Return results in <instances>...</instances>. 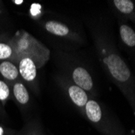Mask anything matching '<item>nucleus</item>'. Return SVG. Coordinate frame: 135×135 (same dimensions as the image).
I'll use <instances>...</instances> for the list:
<instances>
[{
    "mask_svg": "<svg viewBox=\"0 0 135 135\" xmlns=\"http://www.w3.org/2000/svg\"><path fill=\"white\" fill-rule=\"evenodd\" d=\"M16 4H21L23 3V1H14Z\"/></svg>",
    "mask_w": 135,
    "mask_h": 135,
    "instance_id": "14",
    "label": "nucleus"
},
{
    "mask_svg": "<svg viewBox=\"0 0 135 135\" xmlns=\"http://www.w3.org/2000/svg\"><path fill=\"white\" fill-rule=\"evenodd\" d=\"M0 73L9 80H14L18 77L19 72L15 65L9 62H3L0 64Z\"/></svg>",
    "mask_w": 135,
    "mask_h": 135,
    "instance_id": "8",
    "label": "nucleus"
},
{
    "mask_svg": "<svg viewBox=\"0 0 135 135\" xmlns=\"http://www.w3.org/2000/svg\"><path fill=\"white\" fill-rule=\"evenodd\" d=\"M45 29L54 35L60 36H64L67 35L70 32L68 27L57 21L47 22L45 23Z\"/></svg>",
    "mask_w": 135,
    "mask_h": 135,
    "instance_id": "7",
    "label": "nucleus"
},
{
    "mask_svg": "<svg viewBox=\"0 0 135 135\" xmlns=\"http://www.w3.org/2000/svg\"><path fill=\"white\" fill-rule=\"evenodd\" d=\"M102 53L104 55H103L101 60L112 79L117 83L122 85L129 83L130 85L132 74L123 58L117 52L109 51L104 48Z\"/></svg>",
    "mask_w": 135,
    "mask_h": 135,
    "instance_id": "1",
    "label": "nucleus"
},
{
    "mask_svg": "<svg viewBox=\"0 0 135 135\" xmlns=\"http://www.w3.org/2000/svg\"><path fill=\"white\" fill-rule=\"evenodd\" d=\"M113 3L116 9L123 15L129 16L135 10V4L130 0H114Z\"/></svg>",
    "mask_w": 135,
    "mask_h": 135,
    "instance_id": "9",
    "label": "nucleus"
},
{
    "mask_svg": "<svg viewBox=\"0 0 135 135\" xmlns=\"http://www.w3.org/2000/svg\"><path fill=\"white\" fill-rule=\"evenodd\" d=\"M11 54L12 50L9 45L0 43V59H7L11 57Z\"/></svg>",
    "mask_w": 135,
    "mask_h": 135,
    "instance_id": "11",
    "label": "nucleus"
},
{
    "mask_svg": "<svg viewBox=\"0 0 135 135\" xmlns=\"http://www.w3.org/2000/svg\"><path fill=\"white\" fill-rule=\"evenodd\" d=\"M120 40L129 48H135V32L128 24L122 23L120 25Z\"/></svg>",
    "mask_w": 135,
    "mask_h": 135,
    "instance_id": "6",
    "label": "nucleus"
},
{
    "mask_svg": "<svg viewBox=\"0 0 135 135\" xmlns=\"http://www.w3.org/2000/svg\"><path fill=\"white\" fill-rule=\"evenodd\" d=\"M14 95L16 98L17 101L21 104H26L29 100L28 92L24 86L20 83H17L14 86Z\"/></svg>",
    "mask_w": 135,
    "mask_h": 135,
    "instance_id": "10",
    "label": "nucleus"
},
{
    "mask_svg": "<svg viewBox=\"0 0 135 135\" xmlns=\"http://www.w3.org/2000/svg\"><path fill=\"white\" fill-rule=\"evenodd\" d=\"M5 134V130L2 127V126H0V135H4Z\"/></svg>",
    "mask_w": 135,
    "mask_h": 135,
    "instance_id": "13",
    "label": "nucleus"
},
{
    "mask_svg": "<svg viewBox=\"0 0 135 135\" xmlns=\"http://www.w3.org/2000/svg\"><path fill=\"white\" fill-rule=\"evenodd\" d=\"M73 80L76 86L84 91H91L93 88V80L88 70L83 67H77L73 71Z\"/></svg>",
    "mask_w": 135,
    "mask_h": 135,
    "instance_id": "2",
    "label": "nucleus"
},
{
    "mask_svg": "<svg viewBox=\"0 0 135 135\" xmlns=\"http://www.w3.org/2000/svg\"><path fill=\"white\" fill-rule=\"evenodd\" d=\"M20 73L21 76L27 81H32L36 76V67L33 61L29 57L21 60L20 63Z\"/></svg>",
    "mask_w": 135,
    "mask_h": 135,
    "instance_id": "3",
    "label": "nucleus"
},
{
    "mask_svg": "<svg viewBox=\"0 0 135 135\" xmlns=\"http://www.w3.org/2000/svg\"><path fill=\"white\" fill-rule=\"evenodd\" d=\"M69 95L71 100L79 107H84L88 101L87 93L76 85L70 87Z\"/></svg>",
    "mask_w": 135,
    "mask_h": 135,
    "instance_id": "5",
    "label": "nucleus"
},
{
    "mask_svg": "<svg viewBox=\"0 0 135 135\" xmlns=\"http://www.w3.org/2000/svg\"><path fill=\"white\" fill-rule=\"evenodd\" d=\"M10 91L7 85L3 82L0 81V100H4L9 96Z\"/></svg>",
    "mask_w": 135,
    "mask_h": 135,
    "instance_id": "12",
    "label": "nucleus"
},
{
    "mask_svg": "<svg viewBox=\"0 0 135 135\" xmlns=\"http://www.w3.org/2000/svg\"><path fill=\"white\" fill-rule=\"evenodd\" d=\"M85 112L89 120L95 124H97L102 117L101 106L94 100H90L86 104Z\"/></svg>",
    "mask_w": 135,
    "mask_h": 135,
    "instance_id": "4",
    "label": "nucleus"
}]
</instances>
